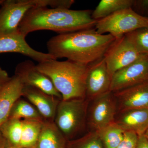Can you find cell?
Returning a JSON list of instances; mask_svg holds the SVG:
<instances>
[{"label": "cell", "instance_id": "cell-29", "mask_svg": "<svg viewBox=\"0 0 148 148\" xmlns=\"http://www.w3.org/2000/svg\"><path fill=\"white\" fill-rule=\"evenodd\" d=\"M6 141L0 132V148H5Z\"/></svg>", "mask_w": 148, "mask_h": 148}, {"label": "cell", "instance_id": "cell-20", "mask_svg": "<svg viewBox=\"0 0 148 148\" xmlns=\"http://www.w3.org/2000/svg\"><path fill=\"white\" fill-rule=\"evenodd\" d=\"M8 119L45 121L35 106L22 97L14 105Z\"/></svg>", "mask_w": 148, "mask_h": 148}, {"label": "cell", "instance_id": "cell-11", "mask_svg": "<svg viewBox=\"0 0 148 148\" xmlns=\"http://www.w3.org/2000/svg\"><path fill=\"white\" fill-rule=\"evenodd\" d=\"M14 75L21 80L24 86L36 88L49 95L62 100L61 95L51 80L38 70L36 65L31 60L22 61L15 68Z\"/></svg>", "mask_w": 148, "mask_h": 148}, {"label": "cell", "instance_id": "cell-28", "mask_svg": "<svg viewBox=\"0 0 148 148\" xmlns=\"http://www.w3.org/2000/svg\"><path fill=\"white\" fill-rule=\"evenodd\" d=\"M135 148H148V139L145 135H139Z\"/></svg>", "mask_w": 148, "mask_h": 148}, {"label": "cell", "instance_id": "cell-25", "mask_svg": "<svg viewBox=\"0 0 148 148\" xmlns=\"http://www.w3.org/2000/svg\"><path fill=\"white\" fill-rule=\"evenodd\" d=\"M138 137V135L135 132H125L124 138L116 148H135Z\"/></svg>", "mask_w": 148, "mask_h": 148}, {"label": "cell", "instance_id": "cell-24", "mask_svg": "<svg viewBox=\"0 0 148 148\" xmlns=\"http://www.w3.org/2000/svg\"><path fill=\"white\" fill-rule=\"evenodd\" d=\"M125 35L140 54L148 56V28L138 29Z\"/></svg>", "mask_w": 148, "mask_h": 148}, {"label": "cell", "instance_id": "cell-13", "mask_svg": "<svg viewBox=\"0 0 148 148\" xmlns=\"http://www.w3.org/2000/svg\"><path fill=\"white\" fill-rule=\"evenodd\" d=\"M113 93L117 112L148 108V80Z\"/></svg>", "mask_w": 148, "mask_h": 148}, {"label": "cell", "instance_id": "cell-22", "mask_svg": "<svg viewBox=\"0 0 148 148\" xmlns=\"http://www.w3.org/2000/svg\"><path fill=\"white\" fill-rule=\"evenodd\" d=\"M22 132V120L8 119L0 126V132L10 145L20 147Z\"/></svg>", "mask_w": 148, "mask_h": 148}, {"label": "cell", "instance_id": "cell-32", "mask_svg": "<svg viewBox=\"0 0 148 148\" xmlns=\"http://www.w3.org/2000/svg\"><path fill=\"white\" fill-rule=\"evenodd\" d=\"M3 0H0V7H1V4L3 3Z\"/></svg>", "mask_w": 148, "mask_h": 148}, {"label": "cell", "instance_id": "cell-5", "mask_svg": "<svg viewBox=\"0 0 148 148\" xmlns=\"http://www.w3.org/2000/svg\"><path fill=\"white\" fill-rule=\"evenodd\" d=\"M143 28H148V17L139 15L131 8L118 11L98 20L95 27L98 34H109L115 39Z\"/></svg>", "mask_w": 148, "mask_h": 148}, {"label": "cell", "instance_id": "cell-23", "mask_svg": "<svg viewBox=\"0 0 148 148\" xmlns=\"http://www.w3.org/2000/svg\"><path fill=\"white\" fill-rule=\"evenodd\" d=\"M66 148H105L96 132L87 134L75 140L68 141Z\"/></svg>", "mask_w": 148, "mask_h": 148}, {"label": "cell", "instance_id": "cell-19", "mask_svg": "<svg viewBox=\"0 0 148 148\" xmlns=\"http://www.w3.org/2000/svg\"><path fill=\"white\" fill-rule=\"evenodd\" d=\"M44 121L36 120H22L21 147H36L37 141Z\"/></svg>", "mask_w": 148, "mask_h": 148}, {"label": "cell", "instance_id": "cell-4", "mask_svg": "<svg viewBox=\"0 0 148 148\" xmlns=\"http://www.w3.org/2000/svg\"><path fill=\"white\" fill-rule=\"evenodd\" d=\"M88 103L86 98L62 100L58 103L53 122L67 141L78 138L87 128Z\"/></svg>", "mask_w": 148, "mask_h": 148}, {"label": "cell", "instance_id": "cell-16", "mask_svg": "<svg viewBox=\"0 0 148 148\" xmlns=\"http://www.w3.org/2000/svg\"><path fill=\"white\" fill-rule=\"evenodd\" d=\"M24 87L20 79L14 75L0 92V126L8 119L14 105L22 97Z\"/></svg>", "mask_w": 148, "mask_h": 148}, {"label": "cell", "instance_id": "cell-3", "mask_svg": "<svg viewBox=\"0 0 148 148\" xmlns=\"http://www.w3.org/2000/svg\"><path fill=\"white\" fill-rule=\"evenodd\" d=\"M37 69L51 81L62 100L86 98L88 65L67 60L51 59L38 63Z\"/></svg>", "mask_w": 148, "mask_h": 148}, {"label": "cell", "instance_id": "cell-26", "mask_svg": "<svg viewBox=\"0 0 148 148\" xmlns=\"http://www.w3.org/2000/svg\"><path fill=\"white\" fill-rule=\"evenodd\" d=\"M131 8L139 15L148 17V0H133Z\"/></svg>", "mask_w": 148, "mask_h": 148}, {"label": "cell", "instance_id": "cell-2", "mask_svg": "<svg viewBox=\"0 0 148 148\" xmlns=\"http://www.w3.org/2000/svg\"><path fill=\"white\" fill-rule=\"evenodd\" d=\"M92 12L89 10L34 8L26 13L18 31L26 37L29 33L40 30L64 34L95 28L97 21L92 18Z\"/></svg>", "mask_w": 148, "mask_h": 148}, {"label": "cell", "instance_id": "cell-33", "mask_svg": "<svg viewBox=\"0 0 148 148\" xmlns=\"http://www.w3.org/2000/svg\"></svg>", "mask_w": 148, "mask_h": 148}, {"label": "cell", "instance_id": "cell-1", "mask_svg": "<svg viewBox=\"0 0 148 148\" xmlns=\"http://www.w3.org/2000/svg\"><path fill=\"white\" fill-rule=\"evenodd\" d=\"M116 39L109 34H101L95 28L59 34L47 43L48 53L56 59L65 58L88 65L103 58Z\"/></svg>", "mask_w": 148, "mask_h": 148}, {"label": "cell", "instance_id": "cell-6", "mask_svg": "<svg viewBox=\"0 0 148 148\" xmlns=\"http://www.w3.org/2000/svg\"><path fill=\"white\" fill-rule=\"evenodd\" d=\"M50 0H3L0 7V37L18 32L19 24L31 9L49 6Z\"/></svg>", "mask_w": 148, "mask_h": 148}, {"label": "cell", "instance_id": "cell-18", "mask_svg": "<svg viewBox=\"0 0 148 148\" xmlns=\"http://www.w3.org/2000/svg\"><path fill=\"white\" fill-rule=\"evenodd\" d=\"M133 0H101L92 12V18L96 21L118 11L131 8Z\"/></svg>", "mask_w": 148, "mask_h": 148}, {"label": "cell", "instance_id": "cell-7", "mask_svg": "<svg viewBox=\"0 0 148 148\" xmlns=\"http://www.w3.org/2000/svg\"><path fill=\"white\" fill-rule=\"evenodd\" d=\"M117 113L116 99L109 91L89 101L87 110V128L96 132L115 121Z\"/></svg>", "mask_w": 148, "mask_h": 148}, {"label": "cell", "instance_id": "cell-8", "mask_svg": "<svg viewBox=\"0 0 148 148\" xmlns=\"http://www.w3.org/2000/svg\"><path fill=\"white\" fill-rule=\"evenodd\" d=\"M141 55L125 35L114 40L107 49L103 58L112 77L114 73L133 63Z\"/></svg>", "mask_w": 148, "mask_h": 148}, {"label": "cell", "instance_id": "cell-15", "mask_svg": "<svg viewBox=\"0 0 148 148\" xmlns=\"http://www.w3.org/2000/svg\"><path fill=\"white\" fill-rule=\"evenodd\" d=\"M115 122L125 132L144 135L148 129V108L128 109L117 112Z\"/></svg>", "mask_w": 148, "mask_h": 148}, {"label": "cell", "instance_id": "cell-27", "mask_svg": "<svg viewBox=\"0 0 148 148\" xmlns=\"http://www.w3.org/2000/svg\"><path fill=\"white\" fill-rule=\"evenodd\" d=\"M10 78L11 77L9 76L6 71L0 67V92L10 79Z\"/></svg>", "mask_w": 148, "mask_h": 148}, {"label": "cell", "instance_id": "cell-10", "mask_svg": "<svg viewBox=\"0 0 148 148\" xmlns=\"http://www.w3.org/2000/svg\"><path fill=\"white\" fill-rule=\"evenodd\" d=\"M111 80L103 57L89 64L86 80V99L90 101L110 91Z\"/></svg>", "mask_w": 148, "mask_h": 148}, {"label": "cell", "instance_id": "cell-30", "mask_svg": "<svg viewBox=\"0 0 148 148\" xmlns=\"http://www.w3.org/2000/svg\"><path fill=\"white\" fill-rule=\"evenodd\" d=\"M5 148H25L21 147H14V146L10 145L9 144H8V143H6V142ZM33 148H36V147Z\"/></svg>", "mask_w": 148, "mask_h": 148}, {"label": "cell", "instance_id": "cell-9", "mask_svg": "<svg viewBox=\"0 0 148 148\" xmlns=\"http://www.w3.org/2000/svg\"><path fill=\"white\" fill-rule=\"evenodd\" d=\"M148 80V56L142 54L112 77L110 91L115 92Z\"/></svg>", "mask_w": 148, "mask_h": 148}, {"label": "cell", "instance_id": "cell-17", "mask_svg": "<svg viewBox=\"0 0 148 148\" xmlns=\"http://www.w3.org/2000/svg\"><path fill=\"white\" fill-rule=\"evenodd\" d=\"M67 142L54 122L46 120L43 121L36 148H66Z\"/></svg>", "mask_w": 148, "mask_h": 148}, {"label": "cell", "instance_id": "cell-12", "mask_svg": "<svg viewBox=\"0 0 148 148\" xmlns=\"http://www.w3.org/2000/svg\"><path fill=\"white\" fill-rule=\"evenodd\" d=\"M25 38L26 37L19 32L0 37V53L11 52L20 53L32 58L38 63L56 59L49 53L35 50L28 44Z\"/></svg>", "mask_w": 148, "mask_h": 148}, {"label": "cell", "instance_id": "cell-31", "mask_svg": "<svg viewBox=\"0 0 148 148\" xmlns=\"http://www.w3.org/2000/svg\"><path fill=\"white\" fill-rule=\"evenodd\" d=\"M144 135H145L146 138L148 139V129L146 130L145 132V134H144Z\"/></svg>", "mask_w": 148, "mask_h": 148}, {"label": "cell", "instance_id": "cell-14", "mask_svg": "<svg viewBox=\"0 0 148 148\" xmlns=\"http://www.w3.org/2000/svg\"><path fill=\"white\" fill-rule=\"evenodd\" d=\"M22 97L35 106L45 120L53 121L61 99L36 88L26 86H24Z\"/></svg>", "mask_w": 148, "mask_h": 148}, {"label": "cell", "instance_id": "cell-21", "mask_svg": "<svg viewBox=\"0 0 148 148\" xmlns=\"http://www.w3.org/2000/svg\"><path fill=\"white\" fill-rule=\"evenodd\" d=\"M105 148H116L124 138L125 131L116 123L96 131Z\"/></svg>", "mask_w": 148, "mask_h": 148}]
</instances>
